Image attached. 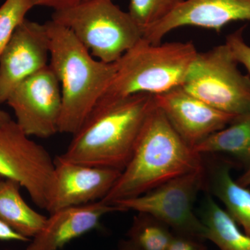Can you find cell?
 Returning a JSON list of instances; mask_svg holds the SVG:
<instances>
[{"label": "cell", "instance_id": "cell-1", "mask_svg": "<svg viewBox=\"0 0 250 250\" xmlns=\"http://www.w3.org/2000/svg\"><path fill=\"white\" fill-rule=\"evenodd\" d=\"M155 106L154 95L148 93L97 104L59 157L70 162L123 172Z\"/></svg>", "mask_w": 250, "mask_h": 250}, {"label": "cell", "instance_id": "cell-2", "mask_svg": "<svg viewBox=\"0 0 250 250\" xmlns=\"http://www.w3.org/2000/svg\"><path fill=\"white\" fill-rule=\"evenodd\" d=\"M202 155L184 142L157 105L148 116L129 164L102 201L113 204L205 168Z\"/></svg>", "mask_w": 250, "mask_h": 250}, {"label": "cell", "instance_id": "cell-3", "mask_svg": "<svg viewBox=\"0 0 250 250\" xmlns=\"http://www.w3.org/2000/svg\"><path fill=\"white\" fill-rule=\"evenodd\" d=\"M50 40L49 64L62 95L59 132L75 134L107 89L116 62L95 59L71 31L62 24L45 23Z\"/></svg>", "mask_w": 250, "mask_h": 250}, {"label": "cell", "instance_id": "cell-4", "mask_svg": "<svg viewBox=\"0 0 250 250\" xmlns=\"http://www.w3.org/2000/svg\"><path fill=\"white\" fill-rule=\"evenodd\" d=\"M197 53L190 42L154 45L141 39L115 62L116 73L98 104L139 93L159 95L180 86Z\"/></svg>", "mask_w": 250, "mask_h": 250}, {"label": "cell", "instance_id": "cell-5", "mask_svg": "<svg viewBox=\"0 0 250 250\" xmlns=\"http://www.w3.org/2000/svg\"><path fill=\"white\" fill-rule=\"evenodd\" d=\"M52 21L67 28L93 57L113 63L143 39L129 12L113 0H91L54 11Z\"/></svg>", "mask_w": 250, "mask_h": 250}, {"label": "cell", "instance_id": "cell-6", "mask_svg": "<svg viewBox=\"0 0 250 250\" xmlns=\"http://www.w3.org/2000/svg\"><path fill=\"white\" fill-rule=\"evenodd\" d=\"M226 44L197 53L182 88L202 102L235 116L250 114V77L238 68Z\"/></svg>", "mask_w": 250, "mask_h": 250}, {"label": "cell", "instance_id": "cell-7", "mask_svg": "<svg viewBox=\"0 0 250 250\" xmlns=\"http://www.w3.org/2000/svg\"><path fill=\"white\" fill-rule=\"evenodd\" d=\"M206 188V170L180 176L139 196L117 201L125 211L147 213L167 225L174 233L207 240V228L194 213L199 192Z\"/></svg>", "mask_w": 250, "mask_h": 250}, {"label": "cell", "instance_id": "cell-8", "mask_svg": "<svg viewBox=\"0 0 250 250\" xmlns=\"http://www.w3.org/2000/svg\"><path fill=\"white\" fill-rule=\"evenodd\" d=\"M54 168V160L47 149L29 139L16 121L0 126V177L19 182L42 209Z\"/></svg>", "mask_w": 250, "mask_h": 250}, {"label": "cell", "instance_id": "cell-9", "mask_svg": "<svg viewBox=\"0 0 250 250\" xmlns=\"http://www.w3.org/2000/svg\"><path fill=\"white\" fill-rule=\"evenodd\" d=\"M6 103L28 136L47 139L59 132L62 95L50 65L27 77L10 93Z\"/></svg>", "mask_w": 250, "mask_h": 250}, {"label": "cell", "instance_id": "cell-10", "mask_svg": "<svg viewBox=\"0 0 250 250\" xmlns=\"http://www.w3.org/2000/svg\"><path fill=\"white\" fill-rule=\"evenodd\" d=\"M122 171L63 160L57 156L47 193L49 214L62 208L100 201L106 196Z\"/></svg>", "mask_w": 250, "mask_h": 250}, {"label": "cell", "instance_id": "cell-11", "mask_svg": "<svg viewBox=\"0 0 250 250\" xmlns=\"http://www.w3.org/2000/svg\"><path fill=\"white\" fill-rule=\"evenodd\" d=\"M49 48L45 23L26 18L0 54V103L23 80L49 65Z\"/></svg>", "mask_w": 250, "mask_h": 250}, {"label": "cell", "instance_id": "cell-12", "mask_svg": "<svg viewBox=\"0 0 250 250\" xmlns=\"http://www.w3.org/2000/svg\"><path fill=\"white\" fill-rule=\"evenodd\" d=\"M154 98L171 126L192 149L226 127L236 117L215 109L188 93L182 85L154 95Z\"/></svg>", "mask_w": 250, "mask_h": 250}, {"label": "cell", "instance_id": "cell-13", "mask_svg": "<svg viewBox=\"0 0 250 250\" xmlns=\"http://www.w3.org/2000/svg\"><path fill=\"white\" fill-rule=\"evenodd\" d=\"M236 21H250V0H184L162 21L146 29L143 39L157 45L177 28L192 26L220 32Z\"/></svg>", "mask_w": 250, "mask_h": 250}, {"label": "cell", "instance_id": "cell-14", "mask_svg": "<svg viewBox=\"0 0 250 250\" xmlns=\"http://www.w3.org/2000/svg\"><path fill=\"white\" fill-rule=\"evenodd\" d=\"M125 211L102 200L62 208L49 214L42 229L26 250H59L69 242L98 228L108 213Z\"/></svg>", "mask_w": 250, "mask_h": 250}, {"label": "cell", "instance_id": "cell-15", "mask_svg": "<svg viewBox=\"0 0 250 250\" xmlns=\"http://www.w3.org/2000/svg\"><path fill=\"white\" fill-rule=\"evenodd\" d=\"M237 166L229 159L213 161L206 170V188L225 206L226 212L250 236V190L237 183L231 170Z\"/></svg>", "mask_w": 250, "mask_h": 250}, {"label": "cell", "instance_id": "cell-16", "mask_svg": "<svg viewBox=\"0 0 250 250\" xmlns=\"http://www.w3.org/2000/svg\"><path fill=\"white\" fill-rule=\"evenodd\" d=\"M21 187L14 179L0 180V220L30 239L42 229L47 217L26 203L20 192Z\"/></svg>", "mask_w": 250, "mask_h": 250}, {"label": "cell", "instance_id": "cell-17", "mask_svg": "<svg viewBox=\"0 0 250 250\" xmlns=\"http://www.w3.org/2000/svg\"><path fill=\"white\" fill-rule=\"evenodd\" d=\"M205 154H228L236 166L250 168V114L236 116L226 127L216 131L193 148Z\"/></svg>", "mask_w": 250, "mask_h": 250}, {"label": "cell", "instance_id": "cell-18", "mask_svg": "<svg viewBox=\"0 0 250 250\" xmlns=\"http://www.w3.org/2000/svg\"><path fill=\"white\" fill-rule=\"evenodd\" d=\"M200 219L207 228V240L220 250H250V236L215 201L208 192L200 207Z\"/></svg>", "mask_w": 250, "mask_h": 250}, {"label": "cell", "instance_id": "cell-19", "mask_svg": "<svg viewBox=\"0 0 250 250\" xmlns=\"http://www.w3.org/2000/svg\"><path fill=\"white\" fill-rule=\"evenodd\" d=\"M172 235L167 225L145 213L134 217L127 233L128 240L139 250H166Z\"/></svg>", "mask_w": 250, "mask_h": 250}, {"label": "cell", "instance_id": "cell-20", "mask_svg": "<svg viewBox=\"0 0 250 250\" xmlns=\"http://www.w3.org/2000/svg\"><path fill=\"white\" fill-rule=\"evenodd\" d=\"M184 0H130L129 14L143 32L168 16Z\"/></svg>", "mask_w": 250, "mask_h": 250}, {"label": "cell", "instance_id": "cell-21", "mask_svg": "<svg viewBox=\"0 0 250 250\" xmlns=\"http://www.w3.org/2000/svg\"><path fill=\"white\" fill-rule=\"evenodd\" d=\"M34 7L32 0H5L0 6V54Z\"/></svg>", "mask_w": 250, "mask_h": 250}, {"label": "cell", "instance_id": "cell-22", "mask_svg": "<svg viewBox=\"0 0 250 250\" xmlns=\"http://www.w3.org/2000/svg\"><path fill=\"white\" fill-rule=\"evenodd\" d=\"M246 25L229 34L225 44L238 63L246 67L250 75V46L243 39V31Z\"/></svg>", "mask_w": 250, "mask_h": 250}, {"label": "cell", "instance_id": "cell-23", "mask_svg": "<svg viewBox=\"0 0 250 250\" xmlns=\"http://www.w3.org/2000/svg\"><path fill=\"white\" fill-rule=\"evenodd\" d=\"M204 241L195 237L173 233L166 250H208Z\"/></svg>", "mask_w": 250, "mask_h": 250}, {"label": "cell", "instance_id": "cell-24", "mask_svg": "<svg viewBox=\"0 0 250 250\" xmlns=\"http://www.w3.org/2000/svg\"><path fill=\"white\" fill-rule=\"evenodd\" d=\"M91 0H32L33 4L35 6H45L56 10L71 7Z\"/></svg>", "mask_w": 250, "mask_h": 250}, {"label": "cell", "instance_id": "cell-25", "mask_svg": "<svg viewBox=\"0 0 250 250\" xmlns=\"http://www.w3.org/2000/svg\"><path fill=\"white\" fill-rule=\"evenodd\" d=\"M0 241L27 242L30 241V239L16 232L0 220Z\"/></svg>", "mask_w": 250, "mask_h": 250}, {"label": "cell", "instance_id": "cell-26", "mask_svg": "<svg viewBox=\"0 0 250 250\" xmlns=\"http://www.w3.org/2000/svg\"><path fill=\"white\" fill-rule=\"evenodd\" d=\"M236 182L244 187L250 186V168L245 171L244 173L236 179Z\"/></svg>", "mask_w": 250, "mask_h": 250}, {"label": "cell", "instance_id": "cell-27", "mask_svg": "<svg viewBox=\"0 0 250 250\" xmlns=\"http://www.w3.org/2000/svg\"><path fill=\"white\" fill-rule=\"evenodd\" d=\"M139 250V249H137V248H136L134 246V245L132 244V243H131L129 241V240H127V241H122L121 243H119V245H118V248H117L116 250Z\"/></svg>", "mask_w": 250, "mask_h": 250}, {"label": "cell", "instance_id": "cell-28", "mask_svg": "<svg viewBox=\"0 0 250 250\" xmlns=\"http://www.w3.org/2000/svg\"><path fill=\"white\" fill-rule=\"evenodd\" d=\"M0 104H1V103H0ZM11 120L12 119H11V116H9V113H6V111H3V110L0 108V126L11 121Z\"/></svg>", "mask_w": 250, "mask_h": 250}]
</instances>
